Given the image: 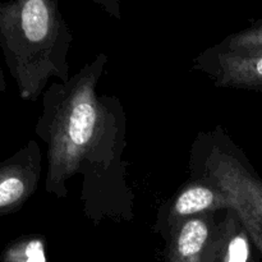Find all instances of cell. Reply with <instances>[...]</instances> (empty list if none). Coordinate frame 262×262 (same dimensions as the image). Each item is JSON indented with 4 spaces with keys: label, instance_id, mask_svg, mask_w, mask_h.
<instances>
[{
    "label": "cell",
    "instance_id": "obj_1",
    "mask_svg": "<svg viewBox=\"0 0 262 262\" xmlns=\"http://www.w3.org/2000/svg\"><path fill=\"white\" fill-rule=\"evenodd\" d=\"M106 63V54L100 53L66 83L51 82L35 128L48 146L46 193L66 199L67 182L82 176L83 214L95 225L106 217L133 219V192L123 161L125 113L118 97L97 94Z\"/></svg>",
    "mask_w": 262,
    "mask_h": 262
},
{
    "label": "cell",
    "instance_id": "obj_2",
    "mask_svg": "<svg viewBox=\"0 0 262 262\" xmlns=\"http://www.w3.org/2000/svg\"><path fill=\"white\" fill-rule=\"evenodd\" d=\"M72 42L59 0H0V49L22 100L36 101L53 78H71Z\"/></svg>",
    "mask_w": 262,
    "mask_h": 262
},
{
    "label": "cell",
    "instance_id": "obj_3",
    "mask_svg": "<svg viewBox=\"0 0 262 262\" xmlns=\"http://www.w3.org/2000/svg\"><path fill=\"white\" fill-rule=\"evenodd\" d=\"M189 169L191 178L206 179L229 194L262 255V181L243 151L220 128L202 132L192 146Z\"/></svg>",
    "mask_w": 262,
    "mask_h": 262
},
{
    "label": "cell",
    "instance_id": "obj_4",
    "mask_svg": "<svg viewBox=\"0 0 262 262\" xmlns=\"http://www.w3.org/2000/svg\"><path fill=\"white\" fill-rule=\"evenodd\" d=\"M192 69L219 89L262 92V50H229L216 43L194 59Z\"/></svg>",
    "mask_w": 262,
    "mask_h": 262
},
{
    "label": "cell",
    "instance_id": "obj_5",
    "mask_svg": "<svg viewBox=\"0 0 262 262\" xmlns=\"http://www.w3.org/2000/svg\"><path fill=\"white\" fill-rule=\"evenodd\" d=\"M225 210H234L227 192L206 179L191 178L160 207L154 229L165 238L173 228L189 217Z\"/></svg>",
    "mask_w": 262,
    "mask_h": 262
},
{
    "label": "cell",
    "instance_id": "obj_6",
    "mask_svg": "<svg viewBox=\"0 0 262 262\" xmlns=\"http://www.w3.org/2000/svg\"><path fill=\"white\" fill-rule=\"evenodd\" d=\"M42 154L36 141L0 163V217L25 206L40 184Z\"/></svg>",
    "mask_w": 262,
    "mask_h": 262
},
{
    "label": "cell",
    "instance_id": "obj_7",
    "mask_svg": "<svg viewBox=\"0 0 262 262\" xmlns=\"http://www.w3.org/2000/svg\"><path fill=\"white\" fill-rule=\"evenodd\" d=\"M224 211L189 217L166 234L169 256L173 262H214L222 235Z\"/></svg>",
    "mask_w": 262,
    "mask_h": 262
},
{
    "label": "cell",
    "instance_id": "obj_8",
    "mask_svg": "<svg viewBox=\"0 0 262 262\" xmlns=\"http://www.w3.org/2000/svg\"><path fill=\"white\" fill-rule=\"evenodd\" d=\"M5 262H48L45 246L38 237H23L15 241L4 252Z\"/></svg>",
    "mask_w": 262,
    "mask_h": 262
},
{
    "label": "cell",
    "instance_id": "obj_9",
    "mask_svg": "<svg viewBox=\"0 0 262 262\" xmlns=\"http://www.w3.org/2000/svg\"><path fill=\"white\" fill-rule=\"evenodd\" d=\"M217 45L229 50H262V18L250 27L227 36Z\"/></svg>",
    "mask_w": 262,
    "mask_h": 262
},
{
    "label": "cell",
    "instance_id": "obj_10",
    "mask_svg": "<svg viewBox=\"0 0 262 262\" xmlns=\"http://www.w3.org/2000/svg\"><path fill=\"white\" fill-rule=\"evenodd\" d=\"M94 4L99 5L102 10L115 19H122V5L120 0H91Z\"/></svg>",
    "mask_w": 262,
    "mask_h": 262
},
{
    "label": "cell",
    "instance_id": "obj_11",
    "mask_svg": "<svg viewBox=\"0 0 262 262\" xmlns=\"http://www.w3.org/2000/svg\"><path fill=\"white\" fill-rule=\"evenodd\" d=\"M7 90V82H5L4 73H3L2 66H0V92H5Z\"/></svg>",
    "mask_w": 262,
    "mask_h": 262
}]
</instances>
